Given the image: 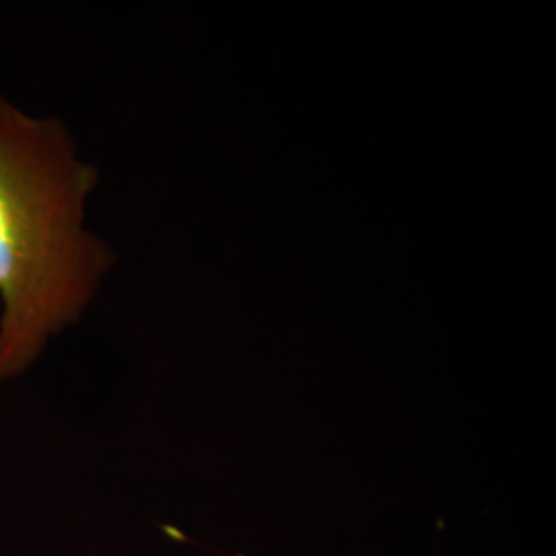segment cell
Listing matches in <instances>:
<instances>
[{
	"instance_id": "1",
	"label": "cell",
	"mask_w": 556,
	"mask_h": 556,
	"mask_svg": "<svg viewBox=\"0 0 556 556\" xmlns=\"http://www.w3.org/2000/svg\"><path fill=\"white\" fill-rule=\"evenodd\" d=\"M98 178L62 119L0 93V383L79 324L116 262L87 227Z\"/></svg>"
}]
</instances>
